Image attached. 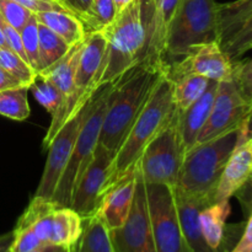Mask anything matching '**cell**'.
<instances>
[{"mask_svg":"<svg viewBox=\"0 0 252 252\" xmlns=\"http://www.w3.org/2000/svg\"><path fill=\"white\" fill-rule=\"evenodd\" d=\"M166 65L165 63H153L142 59L134 68L116 81L108 98L98 144L116 154L166 70Z\"/></svg>","mask_w":252,"mask_h":252,"instance_id":"obj_1","label":"cell"},{"mask_svg":"<svg viewBox=\"0 0 252 252\" xmlns=\"http://www.w3.org/2000/svg\"><path fill=\"white\" fill-rule=\"evenodd\" d=\"M101 32L106 38V51L98 88L116 83L144 57L147 24L143 17V0L130 1Z\"/></svg>","mask_w":252,"mask_h":252,"instance_id":"obj_2","label":"cell"},{"mask_svg":"<svg viewBox=\"0 0 252 252\" xmlns=\"http://www.w3.org/2000/svg\"><path fill=\"white\" fill-rule=\"evenodd\" d=\"M240 126L191 148L184 157L175 189L214 203V193L221 172L239 147Z\"/></svg>","mask_w":252,"mask_h":252,"instance_id":"obj_3","label":"cell"},{"mask_svg":"<svg viewBox=\"0 0 252 252\" xmlns=\"http://www.w3.org/2000/svg\"><path fill=\"white\" fill-rule=\"evenodd\" d=\"M175 112L176 106L172 100L171 80L165 70L144 108L135 118L122 144L116 152L113 161L115 182L137 164L145 147L169 125Z\"/></svg>","mask_w":252,"mask_h":252,"instance_id":"obj_4","label":"cell"},{"mask_svg":"<svg viewBox=\"0 0 252 252\" xmlns=\"http://www.w3.org/2000/svg\"><path fill=\"white\" fill-rule=\"evenodd\" d=\"M218 41V2L180 0L170 25L165 63L181 59L193 46Z\"/></svg>","mask_w":252,"mask_h":252,"instance_id":"obj_5","label":"cell"},{"mask_svg":"<svg viewBox=\"0 0 252 252\" xmlns=\"http://www.w3.org/2000/svg\"><path fill=\"white\" fill-rule=\"evenodd\" d=\"M106 51V38L101 31L86 33L79 56L78 66L73 80L70 95L61 112L52 118L43 139V148L47 149L58 130L74 117L98 91L101 68Z\"/></svg>","mask_w":252,"mask_h":252,"instance_id":"obj_6","label":"cell"},{"mask_svg":"<svg viewBox=\"0 0 252 252\" xmlns=\"http://www.w3.org/2000/svg\"><path fill=\"white\" fill-rule=\"evenodd\" d=\"M113 86H115V83L107 84L100 88L91 101L90 110L81 126L71 157L52 199V202H54L57 206L70 207L71 197H73L76 184L93 160L94 153L100 139L101 127H102L103 117H105L108 106V98H110Z\"/></svg>","mask_w":252,"mask_h":252,"instance_id":"obj_7","label":"cell"},{"mask_svg":"<svg viewBox=\"0 0 252 252\" xmlns=\"http://www.w3.org/2000/svg\"><path fill=\"white\" fill-rule=\"evenodd\" d=\"M184 157L176 110L169 125L145 147L138 160L145 184L176 186Z\"/></svg>","mask_w":252,"mask_h":252,"instance_id":"obj_8","label":"cell"},{"mask_svg":"<svg viewBox=\"0 0 252 252\" xmlns=\"http://www.w3.org/2000/svg\"><path fill=\"white\" fill-rule=\"evenodd\" d=\"M157 252H189L180 228L174 187L145 184Z\"/></svg>","mask_w":252,"mask_h":252,"instance_id":"obj_9","label":"cell"},{"mask_svg":"<svg viewBox=\"0 0 252 252\" xmlns=\"http://www.w3.org/2000/svg\"><path fill=\"white\" fill-rule=\"evenodd\" d=\"M115 153L97 144L93 160L76 184L71 197L70 208L83 219L97 213L106 192L115 184L113 161Z\"/></svg>","mask_w":252,"mask_h":252,"instance_id":"obj_10","label":"cell"},{"mask_svg":"<svg viewBox=\"0 0 252 252\" xmlns=\"http://www.w3.org/2000/svg\"><path fill=\"white\" fill-rule=\"evenodd\" d=\"M93 98L58 130L56 137L47 148L48 155H47L41 181L34 192V197H39V198L47 199V201L53 199L57 186H58L62 175H63L71 157L81 126L90 110V103Z\"/></svg>","mask_w":252,"mask_h":252,"instance_id":"obj_11","label":"cell"},{"mask_svg":"<svg viewBox=\"0 0 252 252\" xmlns=\"http://www.w3.org/2000/svg\"><path fill=\"white\" fill-rule=\"evenodd\" d=\"M251 108V102L243 95L234 78L219 81L211 113L197 138L196 144L213 139L239 127L248 117Z\"/></svg>","mask_w":252,"mask_h":252,"instance_id":"obj_12","label":"cell"},{"mask_svg":"<svg viewBox=\"0 0 252 252\" xmlns=\"http://www.w3.org/2000/svg\"><path fill=\"white\" fill-rule=\"evenodd\" d=\"M110 234L116 252H157L150 225L147 189L139 164L134 198L129 216L121 228L110 230Z\"/></svg>","mask_w":252,"mask_h":252,"instance_id":"obj_13","label":"cell"},{"mask_svg":"<svg viewBox=\"0 0 252 252\" xmlns=\"http://www.w3.org/2000/svg\"><path fill=\"white\" fill-rule=\"evenodd\" d=\"M235 62L223 51L218 41L193 46L181 59L166 65L170 79L182 75L204 76L208 80L224 81L234 78Z\"/></svg>","mask_w":252,"mask_h":252,"instance_id":"obj_14","label":"cell"},{"mask_svg":"<svg viewBox=\"0 0 252 252\" xmlns=\"http://www.w3.org/2000/svg\"><path fill=\"white\" fill-rule=\"evenodd\" d=\"M138 161L106 192L97 213L110 230L121 228L130 213L137 185Z\"/></svg>","mask_w":252,"mask_h":252,"instance_id":"obj_15","label":"cell"},{"mask_svg":"<svg viewBox=\"0 0 252 252\" xmlns=\"http://www.w3.org/2000/svg\"><path fill=\"white\" fill-rule=\"evenodd\" d=\"M149 1L153 5V15L147 24V44L143 59L153 63H165V51L170 25L176 14L180 0Z\"/></svg>","mask_w":252,"mask_h":252,"instance_id":"obj_16","label":"cell"},{"mask_svg":"<svg viewBox=\"0 0 252 252\" xmlns=\"http://www.w3.org/2000/svg\"><path fill=\"white\" fill-rule=\"evenodd\" d=\"M174 194L180 228L189 252H217L207 245L202 234L201 220H199L202 209L212 204L211 202L189 196L175 187Z\"/></svg>","mask_w":252,"mask_h":252,"instance_id":"obj_17","label":"cell"},{"mask_svg":"<svg viewBox=\"0 0 252 252\" xmlns=\"http://www.w3.org/2000/svg\"><path fill=\"white\" fill-rule=\"evenodd\" d=\"M252 177V152L250 143L239 145L229 158L217 185L214 202L230 201Z\"/></svg>","mask_w":252,"mask_h":252,"instance_id":"obj_18","label":"cell"},{"mask_svg":"<svg viewBox=\"0 0 252 252\" xmlns=\"http://www.w3.org/2000/svg\"><path fill=\"white\" fill-rule=\"evenodd\" d=\"M217 88L218 81L211 80L207 90L196 102L184 111H177V126L185 154L194 147L202 128L208 120L216 97Z\"/></svg>","mask_w":252,"mask_h":252,"instance_id":"obj_19","label":"cell"},{"mask_svg":"<svg viewBox=\"0 0 252 252\" xmlns=\"http://www.w3.org/2000/svg\"><path fill=\"white\" fill-rule=\"evenodd\" d=\"M83 233V218L70 207H57L52 216L49 245L73 248Z\"/></svg>","mask_w":252,"mask_h":252,"instance_id":"obj_20","label":"cell"},{"mask_svg":"<svg viewBox=\"0 0 252 252\" xmlns=\"http://www.w3.org/2000/svg\"><path fill=\"white\" fill-rule=\"evenodd\" d=\"M230 212V201H220L207 206L199 214L202 234L212 250L220 251L225 236L226 219Z\"/></svg>","mask_w":252,"mask_h":252,"instance_id":"obj_21","label":"cell"},{"mask_svg":"<svg viewBox=\"0 0 252 252\" xmlns=\"http://www.w3.org/2000/svg\"><path fill=\"white\" fill-rule=\"evenodd\" d=\"M34 15L39 24L44 25L62 37L69 46H74L85 39L88 33L85 25L80 17L71 12L46 11Z\"/></svg>","mask_w":252,"mask_h":252,"instance_id":"obj_22","label":"cell"},{"mask_svg":"<svg viewBox=\"0 0 252 252\" xmlns=\"http://www.w3.org/2000/svg\"><path fill=\"white\" fill-rule=\"evenodd\" d=\"M83 43L84 41L71 46L70 49L68 51V53L64 57H62L57 63H54L53 65H51L49 68L44 69V70L38 73L41 74V75L46 76V78L48 79V80H51L52 83H53V85L58 89V91L61 93L62 97H63L64 100L63 106L65 105L66 100H68L69 95H70L71 88H73L74 75H75L76 66H78L79 56H80ZM59 112H61V111H59ZM58 113H57V115H58ZM56 116H54V117H56Z\"/></svg>","mask_w":252,"mask_h":252,"instance_id":"obj_23","label":"cell"},{"mask_svg":"<svg viewBox=\"0 0 252 252\" xmlns=\"http://www.w3.org/2000/svg\"><path fill=\"white\" fill-rule=\"evenodd\" d=\"M74 252H116L110 229L98 213L83 219V233L74 246Z\"/></svg>","mask_w":252,"mask_h":252,"instance_id":"obj_24","label":"cell"},{"mask_svg":"<svg viewBox=\"0 0 252 252\" xmlns=\"http://www.w3.org/2000/svg\"><path fill=\"white\" fill-rule=\"evenodd\" d=\"M170 80H171L172 100L177 111H184L185 108L196 102L207 90L211 81L204 76L193 75V74L182 75Z\"/></svg>","mask_w":252,"mask_h":252,"instance_id":"obj_25","label":"cell"},{"mask_svg":"<svg viewBox=\"0 0 252 252\" xmlns=\"http://www.w3.org/2000/svg\"><path fill=\"white\" fill-rule=\"evenodd\" d=\"M219 44L233 62L239 61L240 57L252 49V14L238 26L220 36Z\"/></svg>","mask_w":252,"mask_h":252,"instance_id":"obj_26","label":"cell"},{"mask_svg":"<svg viewBox=\"0 0 252 252\" xmlns=\"http://www.w3.org/2000/svg\"><path fill=\"white\" fill-rule=\"evenodd\" d=\"M38 71L53 65L62 57L65 56L71 46H69L62 37L54 33L52 30L38 22Z\"/></svg>","mask_w":252,"mask_h":252,"instance_id":"obj_27","label":"cell"},{"mask_svg":"<svg viewBox=\"0 0 252 252\" xmlns=\"http://www.w3.org/2000/svg\"><path fill=\"white\" fill-rule=\"evenodd\" d=\"M29 88H15L0 91V116L14 121H25L31 115L27 91Z\"/></svg>","mask_w":252,"mask_h":252,"instance_id":"obj_28","label":"cell"},{"mask_svg":"<svg viewBox=\"0 0 252 252\" xmlns=\"http://www.w3.org/2000/svg\"><path fill=\"white\" fill-rule=\"evenodd\" d=\"M252 14V0H235L218 4V41Z\"/></svg>","mask_w":252,"mask_h":252,"instance_id":"obj_29","label":"cell"},{"mask_svg":"<svg viewBox=\"0 0 252 252\" xmlns=\"http://www.w3.org/2000/svg\"><path fill=\"white\" fill-rule=\"evenodd\" d=\"M30 90L32 91L34 98L38 101L39 105L52 116V118L63 107L64 100L61 93L46 76L37 73L33 83L30 86Z\"/></svg>","mask_w":252,"mask_h":252,"instance_id":"obj_30","label":"cell"},{"mask_svg":"<svg viewBox=\"0 0 252 252\" xmlns=\"http://www.w3.org/2000/svg\"><path fill=\"white\" fill-rule=\"evenodd\" d=\"M117 9L113 0H91L86 14L81 17L86 31H101L117 16Z\"/></svg>","mask_w":252,"mask_h":252,"instance_id":"obj_31","label":"cell"},{"mask_svg":"<svg viewBox=\"0 0 252 252\" xmlns=\"http://www.w3.org/2000/svg\"><path fill=\"white\" fill-rule=\"evenodd\" d=\"M0 66H2L12 76L19 79L29 89L37 75V71L9 47L0 48Z\"/></svg>","mask_w":252,"mask_h":252,"instance_id":"obj_32","label":"cell"},{"mask_svg":"<svg viewBox=\"0 0 252 252\" xmlns=\"http://www.w3.org/2000/svg\"><path fill=\"white\" fill-rule=\"evenodd\" d=\"M21 34L22 46H24L25 54L30 65L38 71V48H39V36H38V21L36 15H32L31 19L26 22L22 30Z\"/></svg>","mask_w":252,"mask_h":252,"instance_id":"obj_33","label":"cell"},{"mask_svg":"<svg viewBox=\"0 0 252 252\" xmlns=\"http://www.w3.org/2000/svg\"><path fill=\"white\" fill-rule=\"evenodd\" d=\"M0 14L7 24L21 31L33 12L15 0H0Z\"/></svg>","mask_w":252,"mask_h":252,"instance_id":"obj_34","label":"cell"},{"mask_svg":"<svg viewBox=\"0 0 252 252\" xmlns=\"http://www.w3.org/2000/svg\"><path fill=\"white\" fill-rule=\"evenodd\" d=\"M12 231L14 241L10 248V252H31L44 245L30 226L15 225Z\"/></svg>","mask_w":252,"mask_h":252,"instance_id":"obj_35","label":"cell"},{"mask_svg":"<svg viewBox=\"0 0 252 252\" xmlns=\"http://www.w3.org/2000/svg\"><path fill=\"white\" fill-rule=\"evenodd\" d=\"M19 4L24 5L29 10H31L33 14L46 11H65L71 12L65 5L59 0H15ZM73 14V12H71Z\"/></svg>","mask_w":252,"mask_h":252,"instance_id":"obj_36","label":"cell"},{"mask_svg":"<svg viewBox=\"0 0 252 252\" xmlns=\"http://www.w3.org/2000/svg\"><path fill=\"white\" fill-rule=\"evenodd\" d=\"M228 252H252V207L249 220L236 245Z\"/></svg>","mask_w":252,"mask_h":252,"instance_id":"obj_37","label":"cell"},{"mask_svg":"<svg viewBox=\"0 0 252 252\" xmlns=\"http://www.w3.org/2000/svg\"><path fill=\"white\" fill-rule=\"evenodd\" d=\"M25 86L19 79L12 76L11 74L7 73L2 66H0V91L7 90V89H15V88H22ZM26 88V86H25Z\"/></svg>","mask_w":252,"mask_h":252,"instance_id":"obj_38","label":"cell"},{"mask_svg":"<svg viewBox=\"0 0 252 252\" xmlns=\"http://www.w3.org/2000/svg\"><path fill=\"white\" fill-rule=\"evenodd\" d=\"M63 2L74 15L81 19L88 11L91 0H63Z\"/></svg>","mask_w":252,"mask_h":252,"instance_id":"obj_39","label":"cell"},{"mask_svg":"<svg viewBox=\"0 0 252 252\" xmlns=\"http://www.w3.org/2000/svg\"><path fill=\"white\" fill-rule=\"evenodd\" d=\"M252 139V108L248 117L244 120L240 126V135H239V145L250 142Z\"/></svg>","mask_w":252,"mask_h":252,"instance_id":"obj_40","label":"cell"},{"mask_svg":"<svg viewBox=\"0 0 252 252\" xmlns=\"http://www.w3.org/2000/svg\"><path fill=\"white\" fill-rule=\"evenodd\" d=\"M14 241V231L0 234V252H9Z\"/></svg>","mask_w":252,"mask_h":252,"instance_id":"obj_41","label":"cell"},{"mask_svg":"<svg viewBox=\"0 0 252 252\" xmlns=\"http://www.w3.org/2000/svg\"><path fill=\"white\" fill-rule=\"evenodd\" d=\"M57 246H53V245H43L41 246V248L36 249V250L31 251V252H56L57 251Z\"/></svg>","mask_w":252,"mask_h":252,"instance_id":"obj_42","label":"cell"},{"mask_svg":"<svg viewBox=\"0 0 252 252\" xmlns=\"http://www.w3.org/2000/svg\"><path fill=\"white\" fill-rule=\"evenodd\" d=\"M113 1H115L117 12H121L126 6H127V4H126V0H113Z\"/></svg>","mask_w":252,"mask_h":252,"instance_id":"obj_43","label":"cell"},{"mask_svg":"<svg viewBox=\"0 0 252 252\" xmlns=\"http://www.w3.org/2000/svg\"><path fill=\"white\" fill-rule=\"evenodd\" d=\"M73 250H74V246H73V248H69V249H66V248H58V249H57L56 252H73Z\"/></svg>","mask_w":252,"mask_h":252,"instance_id":"obj_44","label":"cell"},{"mask_svg":"<svg viewBox=\"0 0 252 252\" xmlns=\"http://www.w3.org/2000/svg\"><path fill=\"white\" fill-rule=\"evenodd\" d=\"M130 1H133V0H126V4H127V5H128V4H129V2H130Z\"/></svg>","mask_w":252,"mask_h":252,"instance_id":"obj_45","label":"cell"},{"mask_svg":"<svg viewBox=\"0 0 252 252\" xmlns=\"http://www.w3.org/2000/svg\"><path fill=\"white\" fill-rule=\"evenodd\" d=\"M249 143H250V148H251V152H252V139Z\"/></svg>","mask_w":252,"mask_h":252,"instance_id":"obj_46","label":"cell"},{"mask_svg":"<svg viewBox=\"0 0 252 252\" xmlns=\"http://www.w3.org/2000/svg\"><path fill=\"white\" fill-rule=\"evenodd\" d=\"M249 62H250V63H252V58H250V59H248Z\"/></svg>","mask_w":252,"mask_h":252,"instance_id":"obj_47","label":"cell"},{"mask_svg":"<svg viewBox=\"0 0 252 252\" xmlns=\"http://www.w3.org/2000/svg\"><path fill=\"white\" fill-rule=\"evenodd\" d=\"M59 1H62V2H63V0H59ZM63 4H64V2H63Z\"/></svg>","mask_w":252,"mask_h":252,"instance_id":"obj_48","label":"cell"},{"mask_svg":"<svg viewBox=\"0 0 252 252\" xmlns=\"http://www.w3.org/2000/svg\"><path fill=\"white\" fill-rule=\"evenodd\" d=\"M250 181H252V177H251V179H250Z\"/></svg>","mask_w":252,"mask_h":252,"instance_id":"obj_49","label":"cell"},{"mask_svg":"<svg viewBox=\"0 0 252 252\" xmlns=\"http://www.w3.org/2000/svg\"><path fill=\"white\" fill-rule=\"evenodd\" d=\"M73 252H74V250H73Z\"/></svg>","mask_w":252,"mask_h":252,"instance_id":"obj_50","label":"cell"},{"mask_svg":"<svg viewBox=\"0 0 252 252\" xmlns=\"http://www.w3.org/2000/svg\"><path fill=\"white\" fill-rule=\"evenodd\" d=\"M9 252H10V251H9Z\"/></svg>","mask_w":252,"mask_h":252,"instance_id":"obj_51","label":"cell"}]
</instances>
